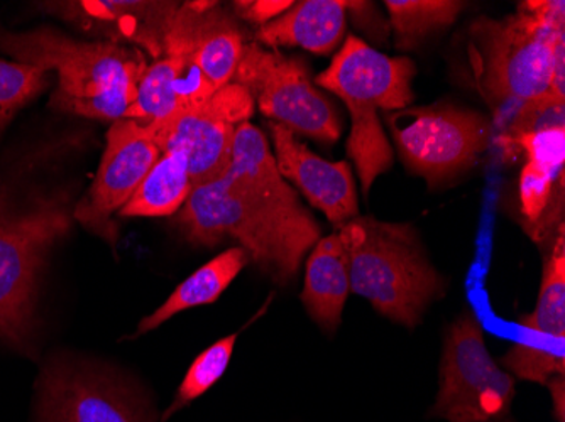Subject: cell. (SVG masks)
Segmentation results:
<instances>
[{
    "label": "cell",
    "instance_id": "1",
    "mask_svg": "<svg viewBox=\"0 0 565 422\" xmlns=\"http://www.w3.org/2000/svg\"><path fill=\"white\" fill-rule=\"evenodd\" d=\"M0 50L18 63L58 75L51 107L98 120H120L138 98L148 69L142 51L107 41H76L51 28L0 31Z\"/></svg>",
    "mask_w": 565,
    "mask_h": 422
},
{
    "label": "cell",
    "instance_id": "2",
    "mask_svg": "<svg viewBox=\"0 0 565 422\" xmlns=\"http://www.w3.org/2000/svg\"><path fill=\"white\" fill-rule=\"evenodd\" d=\"M338 235L351 293L392 322L415 328L428 304L443 296L446 281L431 268L412 225L355 217Z\"/></svg>",
    "mask_w": 565,
    "mask_h": 422
},
{
    "label": "cell",
    "instance_id": "3",
    "mask_svg": "<svg viewBox=\"0 0 565 422\" xmlns=\"http://www.w3.org/2000/svg\"><path fill=\"white\" fill-rule=\"evenodd\" d=\"M75 205L66 190L18 196L0 184V342L19 350L30 347L41 272Z\"/></svg>",
    "mask_w": 565,
    "mask_h": 422
},
{
    "label": "cell",
    "instance_id": "4",
    "mask_svg": "<svg viewBox=\"0 0 565 422\" xmlns=\"http://www.w3.org/2000/svg\"><path fill=\"white\" fill-rule=\"evenodd\" d=\"M565 37V4L523 2L510 18L479 19L471 28L469 58L479 91L491 105H520L547 94L552 56Z\"/></svg>",
    "mask_w": 565,
    "mask_h": 422
},
{
    "label": "cell",
    "instance_id": "5",
    "mask_svg": "<svg viewBox=\"0 0 565 422\" xmlns=\"http://www.w3.org/2000/svg\"><path fill=\"white\" fill-rule=\"evenodd\" d=\"M414 63L392 58L363 40L349 36L317 85L338 95L351 112L348 154L354 161L364 193L393 164V149L384 136L377 110L405 109L414 100Z\"/></svg>",
    "mask_w": 565,
    "mask_h": 422
},
{
    "label": "cell",
    "instance_id": "6",
    "mask_svg": "<svg viewBox=\"0 0 565 422\" xmlns=\"http://www.w3.org/2000/svg\"><path fill=\"white\" fill-rule=\"evenodd\" d=\"M177 225L193 246L212 249L227 237L237 240L249 259L278 284H288L300 269L301 259L224 176L193 188Z\"/></svg>",
    "mask_w": 565,
    "mask_h": 422
},
{
    "label": "cell",
    "instance_id": "7",
    "mask_svg": "<svg viewBox=\"0 0 565 422\" xmlns=\"http://www.w3.org/2000/svg\"><path fill=\"white\" fill-rule=\"evenodd\" d=\"M516 383L486 348L481 323L465 311L449 326L440 364L434 418L449 422H490L507 418Z\"/></svg>",
    "mask_w": 565,
    "mask_h": 422
},
{
    "label": "cell",
    "instance_id": "8",
    "mask_svg": "<svg viewBox=\"0 0 565 422\" xmlns=\"http://www.w3.org/2000/svg\"><path fill=\"white\" fill-rule=\"evenodd\" d=\"M233 82L249 91L262 113L294 134L327 144L341 138V117L313 87L300 59L288 58L258 43H246Z\"/></svg>",
    "mask_w": 565,
    "mask_h": 422
},
{
    "label": "cell",
    "instance_id": "9",
    "mask_svg": "<svg viewBox=\"0 0 565 422\" xmlns=\"http://www.w3.org/2000/svg\"><path fill=\"white\" fill-rule=\"evenodd\" d=\"M38 389L40 422H157L151 399L106 365L58 358Z\"/></svg>",
    "mask_w": 565,
    "mask_h": 422
},
{
    "label": "cell",
    "instance_id": "10",
    "mask_svg": "<svg viewBox=\"0 0 565 422\" xmlns=\"http://www.w3.org/2000/svg\"><path fill=\"white\" fill-rule=\"evenodd\" d=\"M388 123L403 163L430 186L471 167L490 142L486 117L452 105L403 110Z\"/></svg>",
    "mask_w": 565,
    "mask_h": 422
},
{
    "label": "cell",
    "instance_id": "11",
    "mask_svg": "<svg viewBox=\"0 0 565 422\" xmlns=\"http://www.w3.org/2000/svg\"><path fill=\"white\" fill-rule=\"evenodd\" d=\"M222 176L258 209L298 259L303 260L305 253L319 242V224L279 174L275 155L258 127L249 122L237 127L231 164Z\"/></svg>",
    "mask_w": 565,
    "mask_h": 422
},
{
    "label": "cell",
    "instance_id": "12",
    "mask_svg": "<svg viewBox=\"0 0 565 422\" xmlns=\"http://www.w3.org/2000/svg\"><path fill=\"white\" fill-rule=\"evenodd\" d=\"M254 112L249 91L228 84L209 100L148 127L161 152L182 151L193 188L218 180L231 164L237 127Z\"/></svg>",
    "mask_w": 565,
    "mask_h": 422
},
{
    "label": "cell",
    "instance_id": "13",
    "mask_svg": "<svg viewBox=\"0 0 565 422\" xmlns=\"http://www.w3.org/2000/svg\"><path fill=\"white\" fill-rule=\"evenodd\" d=\"M161 154L148 127L136 120H116L107 134L97 176L87 196L75 205V220L114 242L116 231L110 218L132 198Z\"/></svg>",
    "mask_w": 565,
    "mask_h": 422
},
{
    "label": "cell",
    "instance_id": "14",
    "mask_svg": "<svg viewBox=\"0 0 565 422\" xmlns=\"http://www.w3.org/2000/svg\"><path fill=\"white\" fill-rule=\"evenodd\" d=\"M43 6L85 34L97 37V41L145 50L154 62L161 56L164 34L180 2L72 0Z\"/></svg>",
    "mask_w": 565,
    "mask_h": 422
},
{
    "label": "cell",
    "instance_id": "15",
    "mask_svg": "<svg viewBox=\"0 0 565 422\" xmlns=\"http://www.w3.org/2000/svg\"><path fill=\"white\" fill-rule=\"evenodd\" d=\"M279 174L303 193L310 205L335 227L359 217L358 195L351 167L344 161L330 163L298 141L287 127L269 123Z\"/></svg>",
    "mask_w": 565,
    "mask_h": 422
},
{
    "label": "cell",
    "instance_id": "16",
    "mask_svg": "<svg viewBox=\"0 0 565 422\" xmlns=\"http://www.w3.org/2000/svg\"><path fill=\"white\" fill-rule=\"evenodd\" d=\"M508 142L519 145L526 155V166L520 176L526 231L535 242H545L555 228L548 206L554 202L555 186L564 183L565 130L522 136Z\"/></svg>",
    "mask_w": 565,
    "mask_h": 422
},
{
    "label": "cell",
    "instance_id": "17",
    "mask_svg": "<svg viewBox=\"0 0 565 422\" xmlns=\"http://www.w3.org/2000/svg\"><path fill=\"white\" fill-rule=\"evenodd\" d=\"M351 6L342 0L295 2L285 14L259 28L256 40L262 46H298L327 55L344 36L345 11Z\"/></svg>",
    "mask_w": 565,
    "mask_h": 422
},
{
    "label": "cell",
    "instance_id": "18",
    "mask_svg": "<svg viewBox=\"0 0 565 422\" xmlns=\"http://www.w3.org/2000/svg\"><path fill=\"white\" fill-rule=\"evenodd\" d=\"M189 4L196 66L212 90L218 91L233 84L246 46L243 30L217 2L193 0Z\"/></svg>",
    "mask_w": 565,
    "mask_h": 422
},
{
    "label": "cell",
    "instance_id": "19",
    "mask_svg": "<svg viewBox=\"0 0 565 422\" xmlns=\"http://www.w3.org/2000/svg\"><path fill=\"white\" fill-rule=\"evenodd\" d=\"M349 293L348 257L339 235L332 234L320 239L308 257L301 303L320 328L333 333L341 325Z\"/></svg>",
    "mask_w": 565,
    "mask_h": 422
},
{
    "label": "cell",
    "instance_id": "20",
    "mask_svg": "<svg viewBox=\"0 0 565 422\" xmlns=\"http://www.w3.org/2000/svg\"><path fill=\"white\" fill-rule=\"evenodd\" d=\"M249 260V253L243 247H234L202 266L199 271L193 272L186 281L178 285L174 293L154 313L139 323L136 336L157 329L182 311L215 303L237 274L246 268Z\"/></svg>",
    "mask_w": 565,
    "mask_h": 422
},
{
    "label": "cell",
    "instance_id": "21",
    "mask_svg": "<svg viewBox=\"0 0 565 422\" xmlns=\"http://www.w3.org/2000/svg\"><path fill=\"white\" fill-rule=\"evenodd\" d=\"M193 192L189 163L182 151H167L141 186L120 209V217H168L182 209Z\"/></svg>",
    "mask_w": 565,
    "mask_h": 422
},
{
    "label": "cell",
    "instance_id": "22",
    "mask_svg": "<svg viewBox=\"0 0 565 422\" xmlns=\"http://www.w3.org/2000/svg\"><path fill=\"white\" fill-rule=\"evenodd\" d=\"M520 326L526 332L565 339V239L564 225L545 260L541 293L535 310L523 314Z\"/></svg>",
    "mask_w": 565,
    "mask_h": 422
},
{
    "label": "cell",
    "instance_id": "23",
    "mask_svg": "<svg viewBox=\"0 0 565 422\" xmlns=\"http://www.w3.org/2000/svg\"><path fill=\"white\" fill-rule=\"evenodd\" d=\"M384 6L403 50H412L430 34L446 30L465 9L462 2L454 0H386Z\"/></svg>",
    "mask_w": 565,
    "mask_h": 422
},
{
    "label": "cell",
    "instance_id": "24",
    "mask_svg": "<svg viewBox=\"0 0 565 422\" xmlns=\"http://www.w3.org/2000/svg\"><path fill=\"white\" fill-rule=\"evenodd\" d=\"M501 361L519 379L547 383L551 377L565 376L564 338L523 329L522 339L508 350Z\"/></svg>",
    "mask_w": 565,
    "mask_h": 422
},
{
    "label": "cell",
    "instance_id": "25",
    "mask_svg": "<svg viewBox=\"0 0 565 422\" xmlns=\"http://www.w3.org/2000/svg\"><path fill=\"white\" fill-rule=\"evenodd\" d=\"M236 342L237 333L225 336V338L215 342L212 347L202 351L193 360L182 386L178 387L173 402L161 414L160 422H167L171 415L177 414L178 411H182L183 408L202 398L203 393L207 392L212 386H215L221 380V377L227 370L228 364H231Z\"/></svg>",
    "mask_w": 565,
    "mask_h": 422
},
{
    "label": "cell",
    "instance_id": "26",
    "mask_svg": "<svg viewBox=\"0 0 565 422\" xmlns=\"http://www.w3.org/2000/svg\"><path fill=\"white\" fill-rule=\"evenodd\" d=\"M50 84V72L40 66L0 59V134L15 113Z\"/></svg>",
    "mask_w": 565,
    "mask_h": 422
},
{
    "label": "cell",
    "instance_id": "27",
    "mask_svg": "<svg viewBox=\"0 0 565 422\" xmlns=\"http://www.w3.org/2000/svg\"><path fill=\"white\" fill-rule=\"evenodd\" d=\"M548 130H565V98L555 97L551 91L520 105L508 129L507 141Z\"/></svg>",
    "mask_w": 565,
    "mask_h": 422
},
{
    "label": "cell",
    "instance_id": "28",
    "mask_svg": "<svg viewBox=\"0 0 565 422\" xmlns=\"http://www.w3.org/2000/svg\"><path fill=\"white\" fill-rule=\"evenodd\" d=\"M294 4L295 2H290V0H237L231 6H233L237 18L263 28L285 14Z\"/></svg>",
    "mask_w": 565,
    "mask_h": 422
},
{
    "label": "cell",
    "instance_id": "29",
    "mask_svg": "<svg viewBox=\"0 0 565 422\" xmlns=\"http://www.w3.org/2000/svg\"><path fill=\"white\" fill-rule=\"evenodd\" d=\"M548 389L554 402V418L557 422H565V379L564 376L551 377L547 380Z\"/></svg>",
    "mask_w": 565,
    "mask_h": 422
},
{
    "label": "cell",
    "instance_id": "30",
    "mask_svg": "<svg viewBox=\"0 0 565 422\" xmlns=\"http://www.w3.org/2000/svg\"><path fill=\"white\" fill-rule=\"evenodd\" d=\"M490 422H515L513 419L510 418H503V419H497V421H490Z\"/></svg>",
    "mask_w": 565,
    "mask_h": 422
}]
</instances>
